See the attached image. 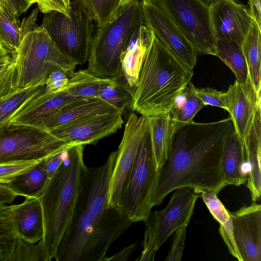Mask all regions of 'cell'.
I'll return each mask as SVG.
<instances>
[{
  "instance_id": "8fae6325",
  "label": "cell",
  "mask_w": 261,
  "mask_h": 261,
  "mask_svg": "<svg viewBox=\"0 0 261 261\" xmlns=\"http://www.w3.org/2000/svg\"><path fill=\"white\" fill-rule=\"evenodd\" d=\"M139 3L145 25L183 64L193 70L198 51L158 1Z\"/></svg>"
},
{
  "instance_id": "2e32d148",
  "label": "cell",
  "mask_w": 261,
  "mask_h": 261,
  "mask_svg": "<svg viewBox=\"0 0 261 261\" xmlns=\"http://www.w3.org/2000/svg\"><path fill=\"white\" fill-rule=\"evenodd\" d=\"M123 122L122 114L116 111L91 116L49 132L66 142L87 145L115 133Z\"/></svg>"
},
{
  "instance_id": "603a6c76",
  "label": "cell",
  "mask_w": 261,
  "mask_h": 261,
  "mask_svg": "<svg viewBox=\"0 0 261 261\" xmlns=\"http://www.w3.org/2000/svg\"><path fill=\"white\" fill-rule=\"evenodd\" d=\"M147 118L154 166L158 172L169 154L176 131L169 113Z\"/></svg>"
},
{
  "instance_id": "d4e9b609",
  "label": "cell",
  "mask_w": 261,
  "mask_h": 261,
  "mask_svg": "<svg viewBox=\"0 0 261 261\" xmlns=\"http://www.w3.org/2000/svg\"><path fill=\"white\" fill-rule=\"evenodd\" d=\"M44 159L30 170L14 178L8 184L18 195L39 198L46 187L49 177Z\"/></svg>"
},
{
  "instance_id": "74e56055",
  "label": "cell",
  "mask_w": 261,
  "mask_h": 261,
  "mask_svg": "<svg viewBox=\"0 0 261 261\" xmlns=\"http://www.w3.org/2000/svg\"><path fill=\"white\" fill-rule=\"evenodd\" d=\"M194 92L203 105L228 109V101L226 92L213 88H197L195 87Z\"/></svg>"
},
{
  "instance_id": "7bdbcfd3",
  "label": "cell",
  "mask_w": 261,
  "mask_h": 261,
  "mask_svg": "<svg viewBox=\"0 0 261 261\" xmlns=\"http://www.w3.org/2000/svg\"><path fill=\"white\" fill-rule=\"evenodd\" d=\"M18 196L8 184L0 183V203L12 204Z\"/></svg>"
},
{
  "instance_id": "ac0fdd59",
  "label": "cell",
  "mask_w": 261,
  "mask_h": 261,
  "mask_svg": "<svg viewBox=\"0 0 261 261\" xmlns=\"http://www.w3.org/2000/svg\"><path fill=\"white\" fill-rule=\"evenodd\" d=\"M84 100L64 91L51 93L44 88L22 106L10 119L9 123L40 128L42 123L65 106Z\"/></svg>"
},
{
  "instance_id": "9c48e42d",
  "label": "cell",
  "mask_w": 261,
  "mask_h": 261,
  "mask_svg": "<svg viewBox=\"0 0 261 261\" xmlns=\"http://www.w3.org/2000/svg\"><path fill=\"white\" fill-rule=\"evenodd\" d=\"M76 144L39 128L8 122L0 126V164L44 160Z\"/></svg>"
},
{
  "instance_id": "b9f144b4",
  "label": "cell",
  "mask_w": 261,
  "mask_h": 261,
  "mask_svg": "<svg viewBox=\"0 0 261 261\" xmlns=\"http://www.w3.org/2000/svg\"><path fill=\"white\" fill-rule=\"evenodd\" d=\"M69 147L46 159V167L49 178L53 175L59 166L64 160L66 155L67 150Z\"/></svg>"
},
{
  "instance_id": "f6af8a7d",
  "label": "cell",
  "mask_w": 261,
  "mask_h": 261,
  "mask_svg": "<svg viewBox=\"0 0 261 261\" xmlns=\"http://www.w3.org/2000/svg\"><path fill=\"white\" fill-rule=\"evenodd\" d=\"M136 247L135 244L126 246L120 251L117 252L113 256L106 257L104 261H124L127 260L130 256L133 254Z\"/></svg>"
},
{
  "instance_id": "e575fe53",
  "label": "cell",
  "mask_w": 261,
  "mask_h": 261,
  "mask_svg": "<svg viewBox=\"0 0 261 261\" xmlns=\"http://www.w3.org/2000/svg\"><path fill=\"white\" fill-rule=\"evenodd\" d=\"M16 91V69L12 56L0 45V97Z\"/></svg>"
},
{
  "instance_id": "4316f807",
  "label": "cell",
  "mask_w": 261,
  "mask_h": 261,
  "mask_svg": "<svg viewBox=\"0 0 261 261\" xmlns=\"http://www.w3.org/2000/svg\"><path fill=\"white\" fill-rule=\"evenodd\" d=\"M194 88L191 82L177 97L169 113L175 131L193 121L195 115L205 106L195 94Z\"/></svg>"
},
{
  "instance_id": "5b68a950",
  "label": "cell",
  "mask_w": 261,
  "mask_h": 261,
  "mask_svg": "<svg viewBox=\"0 0 261 261\" xmlns=\"http://www.w3.org/2000/svg\"><path fill=\"white\" fill-rule=\"evenodd\" d=\"M38 11L34 9L20 23L21 42L13 58L17 91L45 86L56 70L63 71L69 77L76 66L61 53L46 30L37 25Z\"/></svg>"
},
{
  "instance_id": "d590c367",
  "label": "cell",
  "mask_w": 261,
  "mask_h": 261,
  "mask_svg": "<svg viewBox=\"0 0 261 261\" xmlns=\"http://www.w3.org/2000/svg\"><path fill=\"white\" fill-rule=\"evenodd\" d=\"M9 261H46L42 239L36 244L19 237Z\"/></svg>"
},
{
  "instance_id": "5bb4252c",
  "label": "cell",
  "mask_w": 261,
  "mask_h": 261,
  "mask_svg": "<svg viewBox=\"0 0 261 261\" xmlns=\"http://www.w3.org/2000/svg\"><path fill=\"white\" fill-rule=\"evenodd\" d=\"M216 40H229L242 44L255 22L249 8L235 0H218L210 7Z\"/></svg>"
},
{
  "instance_id": "f546056e",
  "label": "cell",
  "mask_w": 261,
  "mask_h": 261,
  "mask_svg": "<svg viewBox=\"0 0 261 261\" xmlns=\"http://www.w3.org/2000/svg\"><path fill=\"white\" fill-rule=\"evenodd\" d=\"M19 238L11 205L0 203V261H9Z\"/></svg>"
},
{
  "instance_id": "f907efd6",
  "label": "cell",
  "mask_w": 261,
  "mask_h": 261,
  "mask_svg": "<svg viewBox=\"0 0 261 261\" xmlns=\"http://www.w3.org/2000/svg\"><path fill=\"white\" fill-rule=\"evenodd\" d=\"M34 0H26L27 3L28 4V5H29V6L30 7L32 4H34V2H33Z\"/></svg>"
},
{
  "instance_id": "ab89813d",
  "label": "cell",
  "mask_w": 261,
  "mask_h": 261,
  "mask_svg": "<svg viewBox=\"0 0 261 261\" xmlns=\"http://www.w3.org/2000/svg\"><path fill=\"white\" fill-rule=\"evenodd\" d=\"M69 77L63 71L58 70L52 72L45 83V89L51 93L64 91L68 84Z\"/></svg>"
},
{
  "instance_id": "4dcf8cb0",
  "label": "cell",
  "mask_w": 261,
  "mask_h": 261,
  "mask_svg": "<svg viewBox=\"0 0 261 261\" xmlns=\"http://www.w3.org/2000/svg\"><path fill=\"white\" fill-rule=\"evenodd\" d=\"M15 14L0 4V45L12 56L16 54L21 42L20 24Z\"/></svg>"
},
{
  "instance_id": "7a4b0ae2",
  "label": "cell",
  "mask_w": 261,
  "mask_h": 261,
  "mask_svg": "<svg viewBox=\"0 0 261 261\" xmlns=\"http://www.w3.org/2000/svg\"><path fill=\"white\" fill-rule=\"evenodd\" d=\"M233 130L230 117L208 123L193 121L177 130L169 154L157 172L151 206L178 188L219 194L226 186L221 169L223 147Z\"/></svg>"
},
{
  "instance_id": "d6986e66",
  "label": "cell",
  "mask_w": 261,
  "mask_h": 261,
  "mask_svg": "<svg viewBox=\"0 0 261 261\" xmlns=\"http://www.w3.org/2000/svg\"><path fill=\"white\" fill-rule=\"evenodd\" d=\"M152 37L151 31L145 24H143L133 34L121 57L120 73L115 81L125 85L134 92Z\"/></svg>"
},
{
  "instance_id": "7402d4cb",
  "label": "cell",
  "mask_w": 261,
  "mask_h": 261,
  "mask_svg": "<svg viewBox=\"0 0 261 261\" xmlns=\"http://www.w3.org/2000/svg\"><path fill=\"white\" fill-rule=\"evenodd\" d=\"M221 169L226 186H240L246 182L248 168L244 148L234 130L227 136L224 143Z\"/></svg>"
},
{
  "instance_id": "30bf717a",
  "label": "cell",
  "mask_w": 261,
  "mask_h": 261,
  "mask_svg": "<svg viewBox=\"0 0 261 261\" xmlns=\"http://www.w3.org/2000/svg\"><path fill=\"white\" fill-rule=\"evenodd\" d=\"M198 53L216 56L210 7L200 0H157Z\"/></svg>"
},
{
  "instance_id": "484cf974",
  "label": "cell",
  "mask_w": 261,
  "mask_h": 261,
  "mask_svg": "<svg viewBox=\"0 0 261 261\" xmlns=\"http://www.w3.org/2000/svg\"><path fill=\"white\" fill-rule=\"evenodd\" d=\"M241 47L246 60L249 78L258 94H260L261 29L255 22L250 28Z\"/></svg>"
},
{
  "instance_id": "bcb514c9",
  "label": "cell",
  "mask_w": 261,
  "mask_h": 261,
  "mask_svg": "<svg viewBox=\"0 0 261 261\" xmlns=\"http://www.w3.org/2000/svg\"><path fill=\"white\" fill-rule=\"evenodd\" d=\"M249 10L258 27L261 29L260 0H248Z\"/></svg>"
},
{
  "instance_id": "277c9868",
  "label": "cell",
  "mask_w": 261,
  "mask_h": 261,
  "mask_svg": "<svg viewBox=\"0 0 261 261\" xmlns=\"http://www.w3.org/2000/svg\"><path fill=\"white\" fill-rule=\"evenodd\" d=\"M86 144L67 150L64 160L49 178L38 198L43 217L42 238L46 261L55 259L59 244L71 221L79 192Z\"/></svg>"
},
{
  "instance_id": "4fadbf2b",
  "label": "cell",
  "mask_w": 261,
  "mask_h": 261,
  "mask_svg": "<svg viewBox=\"0 0 261 261\" xmlns=\"http://www.w3.org/2000/svg\"><path fill=\"white\" fill-rule=\"evenodd\" d=\"M147 125V117L139 116L135 112L132 113L127 120L121 141L116 150L110 181L108 196L109 206L119 207L124 183Z\"/></svg>"
},
{
  "instance_id": "8d00e7d4",
  "label": "cell",
  "mask_w": 261,
  "mask_h": 261,
  "mask_svg": "<svg viewBox=\"0 0 261 261\" xmlns=\"http://www.w3.org/2000/svg\"><path fill=\"white\" fill-rule=\"evenodd\" d=\"M42 160L19 161L0 164V183H10L17 176L30 170Z\"/></svg>"
},
{
  "instance_id": "7c38bea8",
  "label": "cell",
  "mask_w": 261,
  "mask_h": 261,
  "mask_svg": "<svg viewBox=\"0 0 261 261\" xmlns=\"http://www.w3.org/2000/svg\"><path fill=\"white\" fill-rule=\"evenodd\" d=\"M173 193L168 205L150 213L144 221L145 229L152 236L158 251L167 239L184 225H188L199 194L188 188Z\"/></svg>"
},
{
  "instance_id": "3957f363",
  "label": "cell",
  "mask_w": 261,
  "mask_h": 261,
  "mask_svg": "<svg viewBox=\"0 0 261 261\" xmlns=\"http://www.w3.org/2000/svg\"><path fill=\"white\" fill-rule=\"evenodd\" d=\"M193 75V70L152 33L130 108L146 117L169 113Z\"/></svg>"
},
{
  "instance_id": "836d02e7",
  "label": "cell",
  "mask_w": 261,
  "mask_h": 261,
  "mask_svg": "<svg viewBox=\"0 0 261 261\" xmlns=\"http://www.w3.org/2000/svg\"><path fill=\"white\" fill-rule=\"evenodd\" d=\"M77 4L97 24L113 18L120 8L121 0H71Z\"/></svg>"
},
{
  "instance_id": "60d3db41",
  "label": "cell",
  "mask_w": 261,
  "mask_h": 261,
  "mask_svg": "<svg viewBox=\"0 0 261 261\" xmlns=\"http://www.w3.org/2000/svg\"><path fill=\"white\" fill-rule=\"evenodd\" d=\"M36 3L38 9L44 14L52 11H57L69 16L71 0H34Z\"/></svg>"
},
{
  "instance_id": "52a82bcc",
  "label": "cell",
  "mask_w": 261,
  "mask_h": 261,
  "mask_svg": "<svg viewBox=\"0 0 261 261\" xmlns=\"http://www.w3.org/2000/svg\"><path fill=\"white\" fill-rule=\"evenodd\" d=\"M156 174L147 121L119 202V208L134 223L144 221L151 212Z\"/></svg>"
},
{
  "instance_id": "f35d334b",
  "label": "cell",
  "mask_w": 261,
  "mask_h": 261,
  "mask_svg": "<svg viewBox=\"0 0 261 261\" xmlns=\"http://www.w3.org/2000/svg\"><path fill=\"white\" fill-rule=\"evenodd\" d=\"M188 225L185 224L175 232L171 247L165 258L166 261H179L182 256Z\"/></svg>"
},
{
  "instance_id": "9a60e30c",
  "label": "cell",
  "mask_w": 261,
  "mask_h": 261,
  "mask_svg": "<svg viewBox=\"0 0 261 261\" xmlns=\"http://www.w3.org/2000/svg\"><path fill=\"white\" fill-rule=\"evenodd\" d=\"M229 214L241 261H261L260 204L253 202Z\"/></svg>"
},
{
  "instance_id": "7dc6e473",
  "label": "cell",
  "mask_w": 261,
  "mask_h": 261,
  "mask_svg": "<svg viewBox=\"0 0 261 261\" xmlns=\"http://www.w3.org/2000/svg\"><path fill=\"white\" fill-rule=\"evenodd\" d=\"M203 4L209 7L214 5L218 0H200Z\"/></svg>"
},
{
  "instance_id": "8992f818",
  "label": "cell",
  "mask_w": 261,
  "mask_h": 261,
  "mask_svg": "<svg viewBox=\"0 0 261 261\" xmlns=\"http://www.w3.org/2000/svg\"><path fill=\"white\" fill-rule=\"evenodd\" d=\"M144 24L139 1L121 6L116 15L97 26L90 49L87 69L103 79L116 80L120 59L135 32Z\"/></svg>"
},
{
  "instance_id": "681fc988",
  "label": "cell",
  "mask_w": 261,
  "mask_h": 261,
  "mask_svg": "<svg viewBox=\"0 0 261 261\" xmlns=\"http://www.w3.org/2000/svg\"><path fill=\"white\" fill-rule=\"evenodd\" d=\"M7 0H0V4L6 6Z\"/></svg>"
},
{
  "instance_id": "ffe728a7",
  "label": "cell",
  "mask_w": 261,
  "mask_h": 261,
  "mask_svg": "<svg viewBox=\"0 0 261 261\" xmlns=\"http://www.w3.org/2000/svg\"><path fill=\"white\" fill-rule=\"evenodd\" d=\"M116 111L114 107L99 98L84 99L65 106L45 120L40 128L50 132L91 116Z\"/></svg>"
},
{
  "instance_id": "1f68e13d",
  "label": "cell",
  "mask_w": 261,
  "mask_h": 261,
  "mask_svg": "<svg viewBox=\"0 0 261 261\" xmlns=\"http://www.w3.org/2000/svg\"><path fill=\"white\" fill-rule=\"evenodd\" d=\"M134 91L113 79H106L101 84L99 98L106 101L122 114L130 106Z\"/></svg>"
},
{
  "instance_id": "6da1fadb",
  "label": "cell",
  "mask_w": 261,
  "mask_h": 261,
  "mask_svg": "<svg viewBox=\"0 0 261 261\" xmlns=\"http://www.w3.org/2000/svg\"><path fill=\"white\" fill-rule=\"evenodd\" d=\"M116 150L103 165L84 166L69 225L58 247L57 261H104L112 243L134 223L108 203Z\"/></svg>"
},
{
  "instance_id": "83f0119b",
  "label": "cell",
  "mask_w": 261,
  "mask_h": 261,
  "mask_svg": "<svg viewBox=\"0 0 261 261\" xmlns=\"http://www.w3.org/2000/svg\"><path fill=\"white\" fill-rule=\"evenodd\" d=\"M106 79L94 75L87 69H80L69 76L64 91L70 96L83 99L99 98L100 86Z\"/></svg>"
},
{
  "instance_id": "c3c4849f",
  "label": "cell",
  "mask_w": 261,
  "mask_h": 261,
  "mask_svg": "<svg viewBox=\"0 0 261 261\" xmlns=\"http://www.w3.org/2000/svg\"><path fill=\"white\" fill-rule=\"evenodd\" d=\"M133 0H121L120 2V7L124 5H126Z\"/></svg>"
},
{
  "instance_id": "cb8c5ba5",
  "label": "cell",
  "mask_w": 261,
  "mask_h": 261,
  "mask_svg": "<svg viewBox=\"0 0 261 261\" xmlns=\"http://www.w3.org/2000/svg\"><path fill=\"white\" fill-rule=\"evenodd\" d=\"M199 194L213 217L219 222V231L229 253L239 261L241 258L237 250L233 234L232 220L224 205L214 193L199 191Z\"/></svg>"
},
{
  "instance_id": "d6a6232c",
  "label": "cell",
  "mask_w": 261,
  "mask_h": 261,
  "mask_svg": "<svg viewBox=\"0 0 261 261\" xmlns=\"http://www.w3.org/2000/svg\"><path fill=\"white\" fill-rule=\"evenodd\" d=\"M44 87L42 86L25 88L0 97V126L8 123L17 111Z\"/></svg>"
},
{
  "instance_id": "f1b7e54d",
  "label": "cell",
  "mask_w": 261,
  "mask_h": 261,
  "mask_svg": "<svg viewBox=\"0 0 261 261\" xmlns=\"http://www.w3.org/2000/svg\"><path fill=\"white\" fill-rule=\"evenodd\" d=\"M217 55L234 73L238 82L249 79L247 66L241 45L229 40H216Z\"/></svg>"
},
{
  "instance_id": "e0dca14e",
  "label": "cell",
  "mask_w": 261,
  "mask_h": 261,
  "mask_svg": "<svg viewBox=\"0 0 261 261\" xmlns=\"http://www.w3.org/2000/svg\"><path fill=\"white\" fill-rule=\"evenodd\" d=\"M227 112L234 131L242 141L247 135L257 109L261 108V94H258L249 78L244 83L237 81L226 91Z\"/></svg>"
},
{
  "instance_id": "ba28073f",
  "label": "cell",
  "mask_w": 261,
  "mask_h": 261,
  "mask_svg": "<svg viewBox=\"0 0 261 261\" xmlns=\"http://www.w3.org/2000/svg\"><path fill=\"white\" fill-rule=\"evenodd\" d=\"M68 16L52 11L45 14L42 24L59 50L76 65L88 61L94 34V21L71 1Z\"/></svg>"
},
{
  "instance_id": "ee69618b",
  "label": "cell",
  "mask_w": 261,
  "mask_h": 261,
  "mask_svg": "<svg viewBox=\"0 0 261 261\" xmlns=\"http://www.w3.org/2000/svg\"><path fill=\"white\" fill-rule=\"evenodd\" d=\"M19 17L30 7L26 0H7L6 6Z\"/></svg>"
},
{
  "instance_id": "44dd1931",
  "label": "cell",
  "mask_w": 261,
  "mask_h": 261,
  "mask_svg": "<svg viewBox=\"0 0 261 261\" xmlns=\"http://www.w3.org/2000/svg\"><path fill=\"white\" fill-rule=\"evenodd\" d=\"M11 206L19 237L32 243L42 240L44 225L39 199L25 197L22 203L12 204Z\"/></svg>"
}]
</instances>
